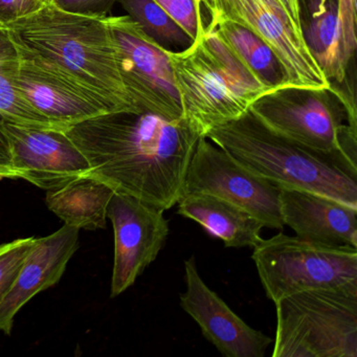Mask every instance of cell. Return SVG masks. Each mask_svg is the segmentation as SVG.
Returning a JSON list of instances; mask_svg holds the SVG:
<instances>
[{
  "label": "cell",
  "instance_id": "obj_1",
  "mask_svg": "<svg viewBox=\"0 0 357 357\" xmlns=\"http://www.w3.org/2000/svg\"><path fill=\"white\" fill-rule=\"evenodd\" d=\"M91 164L86 178L162 210L176 206L200 137L183 118L112 112L64 130Z\"/></svg>",
  "mask_w": 357,
  "mask_h": 357
},
{
  "label": "cell",
  "instance_id": "obj_2",
  "mask_svg": "<svg viewBox=\"0 0 357 357\" xmlns=\"http://www.w3.org/2000/svg\"><path fill=\"white\" fill-rule=\"evenodd\" d=\"M14 45L99 95L112 112H137L116 57L107 16L78 15L53 3L6 26Z\"/></svg>",
  "mask_w": 357,
  "mask_h": 357
},
{
  "label": "cell",
  "instance_id": "obj_3",
  "mask_svg": "<svg viewBox=\"0 0 357 357\" xmlns=\"http://www.w3.org/2000/svg\"><path fill=\"white\" fill-rule=\"evenodd\" d=\"M206 137L277 187L313 192L357 208V168L337 154L271 132L248 112L213 128Z\"/></svg>",
  "mask_w": 357,
  "mask_h": 357
},
{
  "label": "cell",
  "instance_id": "obj_4",
  "mask_svg": "<svg viewBox=\"0 0 357 357\" xmlns=\"http://www.w3.org/2000/svg\"><path fill=\"white\" fill-rule=\"evenodd\" d=\"M167 56L181 116L199 137L241 118L257 99L271 91L206 28L183 51L167 50Z\"/></svg>",
  "mask_w": 357,
  "mask_h": 357
},
{
  "label": "cell",
  "instance_id": "obj_5",
  "mask_svg": "<svg viewBox=\"0 0 357 357\" xmlns=\"http://www.w3.org/2000/svg\"><path fill=\"white\" fill-rule=\"evenodd\" d=\"M273 357H357V290H310L275 303Z\"/></svg>",
  "mask_w": 357,
  "mask_h": 357
},
{
  "label": "cell",
  "instance_id": "obj_6",
  "mask_svg": "<svg viewBox=\"0 0 357 357\" xmlns=\"http://www.w3.org/2000/svg\"><path fill=\"white\" fill-rule=\"evenodd\" d=\"M273 303L310 290H357V248L328 245L279 233L255 246L252 256Z\"/></svg>",
  "mask_w": 357,
  "mask_h": 357
},
{
  "label": "cell",
  "instance_id": "obj_7",
  "mask_svg": "<svg viewBox=\"0 0 357 357\" xmlns=\"http://www.w3.org/2000/svg\"><path fill=\"white\" fill-rule=\"evenodd\" d=\"M327 91L281 87L257 99L248 112L271 132L317 151L337 154L357 168L342 150L344 139L356 129L342 124V110Z\"/></svg>",
  "mask_w": 357,
  "mask_h": 357
},
{
  "label": "cell",
  "instance_id": "obj_8",
  "mask_svg": "<svg viewBox=\"0 0 357 357\" xmlns=\"http://www.w3.org/2000/svg\"><path fill=\"white\" fill-rule=\"evenodd\" d=\"M107 22L125 87L137 110L183 118L167 49L130 16H107Z\"/></svg>",
  "mask_w": 357,
  "mask_h": 357
},
{
  "label": "cell",
  "instance_id": "obj_9",
  "mask_svg": "<svg viewBox=\"0 0 357 357\" xmlns=\"http://www.w3.org/2000/svg\"><path fill=\"white\" fill-rule=\"evenodd\" d=\"M190 192L227 200L248 211L264 227H284L280 188L244 168L206 137L198 141L188 168L183 193Z\"/></svg>",
  "mask_w": 357,
  "mask_h": 357
},
{
  "label": "cell",
  "instance_id": "obj_10",
  "mask_svg": "<svg viewBox=\"0 0 357 357\" xmlns=\"http://www.w3.org/2000/svg\"><path fill=\"white\" fill-rule=\"evenodd\" d=\"M212 7L210 18L238 22L271 47L283 66L287 87L332 89L305 38L296 34L277 0H212Z\"/></svg>",
  "mask_w": 357,
  "mask_h": 357
},
{
  "label": "cell",
  "instance_id": "obj_11",
  "mask_svg": "<svg viewBox=\"0 0 357 357\" xmlns=\"http://www.w3.org/2000/svg\"><path fill=\"white\" fill-rule=\"evenodd\" d=\"M164 212L128 194L114 192L107 210L114 231L112 298L131 287L158 258L169 235Z\"/></svg>",
  "mask_w": 357,
  "mask_h": 357
},
{
  "label": "cell",
  "instance_id": "obj_12",
  "mask_svg": "<svg viewBox=\"0 0 357 357\" xmlns=\"http://www.w3.org/2000/svg\"><path fill=\"white\" fill-rule=\"evenodd\" d=\"M9 142L14 179L53 190L86 177L91 167L62 130L0 123Z\"/></svg>",
  "mask_w": 357,
  "mask_h": 357
},
{
  "label": "cell",
  "instance_id": "obj_13",
  "mask_svg": "<svg viewBox=\"0 0 357 357\" xmlns=\"http://www.w3.org/2000/svg\"><path fill=\"white\" fill-rule=\"evenodd\" d=\"M20 55L18 86L24 97L60 130L100 114L110 106L87 87L64 75L34 54L15 45Z\"/></svg>",
  "mask_w": 357,
  "mask_h": 357
},
{
  "label": "cell",
  "instance_id": "obj_14",
  "mask_svg": "<svg viewBox=\"0 0 357 357\" xmlns=\"http://www.w3.org/2000/svg\"><path fill=\"white\" fill-rule=\"evenodd\" d=\"M187 289L181 306L202 329L206 340L227 357H263L273 338L250 327L200 277L195 257L185 261Z\"/></svg>",
  "mask_w": 357,
  "mask_h": 357
},
{
  "label": "cell",
  "instance_id": "obj_15",
  "mask_svg": "<svg viewBox=\"0 0 357 357\" xmlns=\"http://www.w3.org/2000/svg\"><path fill=\"white\" fill-rule=\"evenodd\" d=\"M76 227L64 225L36 243L24 259L15 281L0 301V331L10 334L15 315L36 294L57 284L79 246Z\"/></svg>",
  "mask_w": 357,
  "mask_h": 357
},
{
  "label": "cell",
  "instance_id": "obj_16",
  "mask_svg": "<svg viewBox=\"0 0 357 357\" xmlns=\"http://www.w3.org/2000/svg\"><path fill=\"white\" fill-rule=\"evenodd\" d=\"M280 211L284 225L302 239L357 248V208L313 192L280 188Z\"/></svg>",
  "mask_w": 357,
  "mask_h": 357
},
{
  "label": "cell",
  "instance_id": "obj_17",
  "mask_svg": "<svg viewBox=\"0 0 357 357\" xmlns=\"http://www.w3.org/2000/svg\"><path fill=\"white\" fill-rule=\"evenodd\" d=\"M177 213L196 221L206 233L218 238L225 248H252L262 241L264 225L248 211L215 196L199 192L183 193Z\"/></svg>",
  "mask_w": 357,
  "mask_h": 357
},
{
  "label": "cell",
  "instance_id": "obj_18",
  "mask_svg": "<svg viewBox=\"0 0 357 357\" xmlns=\"http://www.w3.org/2000/svg\"><path fill=\"white\" fill-rule=\"evenodd\" d=\"M114 191L93 178L77 179L47 193V206L66 225L78 229H105L108 204Z\"/></svg>",
  "mask_w": 357,
  "mask_h": 357
},
{
  "label": "cell",
  "instance_id": "obj_19",
  "mask_svg": "<svg viewBox=\"0 0 357 357\" xmlns=\"http://www.w3.org/2000/svg\"><path fill=\"white\" fill-rule=\"evenodd\" d=\"M213 31L229 51L250 74L271 91L286 85L285 73L271 47L238 22L225 18H210L206 26Z\"/></svg>",
  "mask_w": 357,
  "mask_h": 357
},
{
  "label": "cell",
  "instance_id": "obj_20",
  "mask_svg": "<svg viewBox=\"0 0 357 357\" xmlns=\"http://www.w3.org/2000/svg\"><path fill=\"white\" fill-rule=\"evenodd\" d=\"M20 55L5 28H0V123L38 129H57L33 107L16 80ZM63 131V130H62Z\"/></svg>",
  "mask_w": 357,
  "mask_h": 357
},
{
  "label": "cell",
  "instance_id": "obj_21",
  "mask_svg": "<svg viewBox=\"0 0 357 357\" xmlns=\"http://www.w3.org/2000/svg\"><path fill=\"white\" fill-rule=\"evenodd\" d=\"M304 38L328 80L344 82L347 72L340 62L336 10H323L305 32Z\"/></svg>",
  "mask_w": 357,
  "mask_h": 357
},
{
  "label": "cell",
  "instance_id": "obj_22",
  "mask_svg": "<svg viewBox=\"0 0 357 357\" xmlns=\"http://www.w3.org/2000/svg\"><path fill=\"white\" fill-rule=\"evenodd\" d=\"M135 22L158 45H191L193 41L154 0H118Z\"/></svg>",
  "mask_w": 357,
  "mask_h": 357
},
{
  "label": "cell",
  "instance_id": "obj_23",
  "mask_svg": "<svg viewBox=\"0 0 357 357\" xmlns=\"http://www.w3.org/2000/svg\"><path fill=\"white\" fill-rule=\"evenodd\" d=\"M36 241L37 238L29 237L0 244V301L15 281L24 259Z\"/></svg>",
  "mask_w": 357,
  "mask_h": 357
},
{
  "label": "cell",
  "instance_id": "obj_24",
  "mask_svg": "<svg viewBox=\"0 0 357 357\" xmlns=\"http://www.w3.org/2000/svg\"><path fill=\"white\" fill-rule=\"evenodd\" d=\"M336 17L338 24L340 62L342 68L347 72L357 45L356 0H337Z\"/></svg>",
  "mask_w": 357,
  "mask_h": 357
},
{
  "label": "cell",
  "instance_id": "obj_25",
  "mask_svg": "<svg viewBox=\"0 0 357 357\" xmlns=\"http://www.w3.org/2000/svg\"><path fill=\"white\" fill-rule=\"evenodd\" d=\"M171 20L191 38L192 41L206 30L202 11L196 7L194 0H154Z\"/></svg>",
  "mask_w": 357,
  "mask_h": 357
},
{
  "label": "cell",
  "instance_id": "obj_26",
  "mask_svg": "<svg viewBox=\"0 0 357 357\" xmlns=\"http://www.w3.org/2000/svg\"><path fill=\"white\" fill-rule=\"evenodd\" d=\"M118 0H53L59 9L73 14L104 17Z\"/></svg>",
  "mask_w": 357,
  "mask_h": 357
},
{
  "label": "cell",
  "instance_id": "obj_27",
  "mask_svg": "<svg viewBox=\"0 0 357 357\" xmlns=\"http://www.w3.org/2000/svg\"><path fill=\"white\" fill-rule=\"evenodd\" d=\"M43 6L40 0H0V28L38 11Z\"/></svg>",
  "mask_w": 357,
  "mask_h": 357
},
{
  "label": "cell",
  "instance_id": "obj_28",
  "mask_svg": "<svg viewBox=\"0 0 357 357\" xmlns=\"http://www.w3.org/2000/svg\"><path fill=\"white\" fill-rule=\"evenodd\" d=\"M280 7L285 12L290 24L298 37L304 38V28L302 22V7L301 0H277Z\"/></svg>",
  "mask_w": 357,
  "mask_h": 357
},
{
  "label": "cell",
  "instance_id": "obj_29",
  "mask_svg": "<svg viewBox=\"0 0 357 357\" xmlns=\"http://www.w3.org/2000/svg\"><path fill=\"white\" fill-rule=\"evenodd\" d=\"M0 178L14 179L9 142L0 127Z\"/></svg>",
  "mask_w": 357,
  "mask_h": 357
},
{
  "label": "cell",
  "instance_id": "obj_30",
  "mask_svg": "<svg viewBox=\"0 0 357 357\" xmlns=\"http://www.w3.org/2000/svg\"><path fill=\"white\" fill-rule=\"evenodd\" d=\"M43 5H47V3H53V0H40Z\"/></svg>",
  "mask_w": 357,
  "mask_h": 357
}]
</instances>
